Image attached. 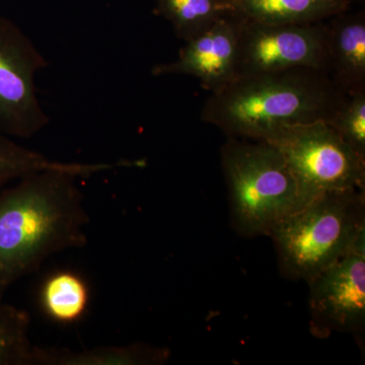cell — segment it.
Returning a JSON list of instances; mask_svg holds the SVG:
<instances>
[{
    "label": "cell",
    "instance_id": "6",
    "mask_svg": "<svg viewBox=\"0 0 365 365\" xmlns=\"http://www.w3.org/2000/svg\"><path fill=\"white\" fill-rule=\"evenodd\" d=\"M47 66L20 26L0 16V133L31 138L49 124L36 88V76Z\"/></svg>",
    "mask_w": 365,
    "mask_h": 365
},
{
    "label": "cell",
    "instance_id": "14",
    "mask_svg": "<svg viewBox=\"0 0 365 365\" xmlns=\"http://www.w3.org/2000/svg\"><path fill=\"white\" fill-rule=\"evenodd\" d=\"M88 285L78 274L58 271L50 275L41 289V304L49 318L59 323H73L88 306Z\"/></svg>",
    "mask_w": 365,
    "mask_h": 365
},
{
    "label": "cell",
    "instance_id": "9",
    "mask_svg": "<svg viewBox=\"0 0 365 365\" xmlns=\"http://www.w3.org/2000/svg\"><path fill=\"white\" fill-rule=\"evenodd\" d=\"M239 18L227 11L207 30L185 42L179 56L169 63L153 66V76H193L210 93L225 88L237 78Z\"/></svg>",
    "mask_w": 365,
    "mask_h": 365
},
{
    "label": "cell",
    "instance_id": "16",
    "mask_svg": "<svg viewBox=\"0 0 365 365\" xmlns=\"http://www.w3.org/2000/svg\"><path fill=\"white\" fill-rule=\"evenodd\" d=\"M28 312L0 302V365H35Z\"/></svg>",
    "mask_w": 365,
    "mask_h": 365
},
{
    "label": "cell",
    "instance_id": "17",
    "mask_svg": "<svg viewBox=\"0 0 365 365\" xmlns=\"http://www.w3.org/2000/svg\"><path fill=\"white\" fill-rule=\"evenodd\" d=\"M326 122L365 160V91L346 95Z\"/></svg>",
    "mask_w": 365,
    "mask_h": 365
},
{
    "label": "cell",
    "instance_id": "7",
    "mask_svg": "<svg viewBox=\"0 0 365 365\" xmlns=\"http://www.w3.org/2000/svg\"><path fill=\"white\" fill-rule=\"evenodd\" d=\"M237 18V78L294 68L327 72L328 24L266 25Z\"/></svg>",
    "mask_w": 365,
    "mask_h": 365
},
{
    "label": "cell",
    "instance_id": "5",
    "mask_svg": "<svg viewBox=\"0 0 365 365\" xmlns=\"http://www.w3.org/2000/svg\"><path fill=\"white\" fill-rule=\"evenodd\" d=\"M282 153L299 185L302 206L330 192L365 190V160L326 121L283 126L263 140Z\"/></svg>",
    "mask_w": 365,
    "mask_h": 365
},
{
    "label": "cell",
    "instance_id": "1",
    "mask_svg": "<svg viewBox=\"0 0 365 365\" xmlns=\"http://www.w3.org/2000/svg\"><path fill=\"white\" fill-rule=\"evenodd\" d=\"M78 178L71 170H41L0 190V302L53 255L88 242L90 217Z\"/></svg>",
    "mask_w": 365,
    "mask_h": 365
},
{
    "label": "cell",
    "instance_id": "2",
    "mask_svg": "<svg viewBox=\"0 0 365 365\" xmlns=\"http://www.w3.org/2000/svg\"><path fill=\"white\" fill-rule=\"evenodd\" d=\"M345 96L318 69L252 74L211 93L201 118L227 137L263 140L280 127L328 121Z\"/></svg>",
    "mask_w": 365,
    "mask_h": 365
},
{
    "label": "cell",
    "instance_id": "12",
    "mask_svg": "<svg viewBox=\"0 0 365 365\" xmlns=\"http://www.w3.org/2000/svg\"><path fill=\"white\" fill-rule=\"evenodd\" d=\"M169 357L167 348L143 344L103 346L81 351L37 346L35 365H155L165 364Z\"/></svg>",
    "mask_w": 365,
    "mask_h": 365
},
{
    "label": "cell",
    "instance_id": "10",
    "mask_svg": "<svg viewBox=\"0 0 365 365\" xmlns=\"http://www.w3.org/2000/svg\"><path fill=\"white\" fill-rule=\"evenodd\" d=\"M327 73L336 88L352 95L365 91V16L342 13L328 24Z\"/></svg>",
    "mask_w": 365,
    "mask_h": 365
},
{
    "label": "cell",
    "instance_id": "15",
    "mask_svg": "<svg viewBox=\"0 0 365 365\" xmlns=\"http://www.w3.org/2000/svg\"><path fill=\"white\" fill-rule=\"evenodd\" d=\"M155 11L187 42L207 30L228 9L216 0H155Z\"/></svg>",
    "mask_w": 365,
    "mask_h": 365
},
{
    "label": "cell",
    "instance_id": "11",
    "mask_svg": "<svg viewBox=\"0 0 365 365\" xmlns=\"http://www.w3.org/2000/svg\"><path fill=\"white\" fill-rule=\"evenodd\" d=\"M350 0H237L228 11L266 25H306L345 13Z\"/></svg>",
    "mask_w": 365,
    "mask_h": 365
},
{
    "label": "cell",
    "instance_id": "4",
    "mask_svg": "<svg viewBox=\"0 0 365 365\" xmlns=\"http://www.w3.org/2000/svg\"><path fill=\"white\" fill-rule=\"evenodd\" d=\"M220 153L232 227L240 235H268L302 207L299 185L277 148L265 141L228 137Z\"/></svg>",
    "mask_w": 365,
    "mask_h": 365
},
{
    "label": "cell",
    "instance_id": "18",
    "mask_svg": "<svg viewBox=\"0 0 365 365\" xmlns=\"http://www.w3.org/2000/svg\"><path fill=\"white\" fill-rule=\"evenodd\" d=\"M216 1L220 2V4H223L230 9V6H232V4H235L237 0H216Z\"/></svg>",
    "mask_w": 365,
    "mask_h": 365
},
{
    "label": "cell",
    "instance_id": "8",
    "mask_svg": "<svg viewBox=\"0 0 365 365\" xmlns=\"http://www.w3.org/2000/svg\"><path fill=\"white\" fill-rule=\"evenodd\" d=\"M307 284L314 335L325 338L334 332L349 333L364 345L365 232Z\"/></svg>",
    "mask_w": 365,
    "mask_h": 365
},
{
    "label": "cell",
    "instance_id": "13",
    "mask_svg": "<svg viewBox=\"0 0 365 365\" xmlns=\"http://www.w3.org/2000/svg\"><path fill=\"white\" fill-rule=\"evenodd\" d=\"M116 163H62L46 157L37 151L29 150L16 143L11 137L0 133V189L33 173L46 170H66L81 178L117 169Z\"/></svg>",
    "mask_w": 365,
    "mask_h": 365
},
{
    "label": "cell",
    "instance_id": "3",
    "mask_svg": "<svg viewBox=\"0 0 365 365\" xmlns=\"http://www.w3.org/2000/svg\"><path fill=\"white\" fill-rule=\"evenodd\" d=\"M365 232V190L330 192L290 213L268 237L287 279L309 283Z\"/></svg>",
    "mask_w": 365,
    "mask_h": 365
}]
</instances>
